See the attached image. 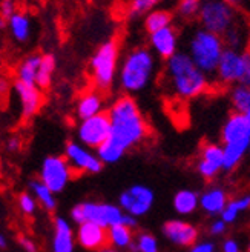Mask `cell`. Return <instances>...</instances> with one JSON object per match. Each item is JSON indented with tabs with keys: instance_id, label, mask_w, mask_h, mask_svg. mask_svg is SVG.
<instances>
[{
	"instance_id": "cell-1",
	"label": "cell",
	"mask_w": 250,
	"mask_h": 252,
	"mask_svg": "<svg viewBox=\"0 0 250 252\" xmlns=\"http://www.w3.org/2000/svg\"><path fill=\"white\" fill-rule=\"evenodd\" d=\"M111 135L97 148V156L103 165H112L123 158L129 149L140 145L149 134V126L141 111L131 95H123L111 105Z\"/></svg>"
},
{
	"instance_id": "cell-2",
	"label": "cell",
	"mask_w": 250,
	"mask_h": 252,
	"mask_svg": "<svg viewBox=\"0 0 250 252\" xmlns=\"http://www.w3.org/2000/svg\"><path fill=\"white\" fill-rule=\"evenodd\" d=\"M165 83L175 97L191 100L209 90L210 77L195 65L186 51H178L166 60Z\"/></svg>"
},
{
	"instance_id": "cell-3",
	"label": "cell",
	"mask_w": 250,
	"mask_h": 252,
	"mask_svg": "<svg viewBox=\"0 0 250 252\" xmlns=\"http://www.w3.org/2000/svg\"><path fill=\"white\" fill-rule=\"evenodd\" d=\"M157 68V60L151 49L135 48L124 57L118 69V82L124 93L137 94L151 85Z\"/></svg>"
},
{
	"instance_id": "cell-4",
	"label": "cell",
	"mask_w": 250,
	"mask_h": 252,
	"mask_svg": "<svg viewBox=\"0 0 250 252\" xmlns=\"http://www.w3.org/2000/svg\"><path fill=\"white\" fill-rule=\"evenodd\" d=\"M224 171H232L247 154L250 146V111L232 112L221 129Z\"/></svg>"
},
{
	"instance_id": "cell-5",
	"label": "cell",
	"mask_w": 250,
	"mask_h": 252,
	"mask_svg": "<svg viewBox=\"0 0 250 252\" xmlns=\"http://www.w3.org/2000/svg\"><path fill=\"white\" fill-rule=\"evenodd\" d=\"M224 49H226V45L221 35L204 28H198L189 35L186 53L199 69L212 77L217 71Z\"/></svg>"
},
{
	"instance_id": "cell-6",
	"label": "cell",
	"mask_w": 250,
	"mask_h": 252,
	"mask_svg": "<svg viewBox=\"0 0 250 252\" xmlns=\"http://www.w3.org/2000/svg\"><path fill=\"white\" fill-rule=\"evenodd\" d=\"M241 16L235 5L226 0H201L198 22L201 28L222 35Z\"/></svg>"
},
{
	"instance_id": "cell-7",
	"label": "cell",
	"mask_w": 250,
	"mask_h": 252,
	"mask_svg": "<svg viewBox=\"0 0 250 252\" xmlns=\"http://www.w3.org/2000/svg\"><path fill=\"white\" fill-rule=\"evenodd\" d=\"M118 71V43L108 40L102 43L91 59L92 80L98 90H109Z\"/></svg>"
},
{
	"instance_id": "cell-8",
	"label": "cell",
	"mask_w": 250,
	"mask_h": 252,
	"mask_svg": "<svg viewBox=\"0 0 250 252\" xmlns=\"http://www.w3.org/2000/svg\"><path fill=\"white\" fill-rule=\"evenodd\" d=\"M72 168L65 157L49 156L43 160L40 168V182L54 194L61 192L72 177Z\"/></svg>"
},
{
	"instance_id": "cell-9",
	"label": "cell",
	"mask_w": 250,
	"mask_h": 252,
	"mask_svg": "<svg viewBox=\"0 0 250 252\" xmlns=\"http://www.w3.org/2000/svg\"><path fill=\"white\" fill-rule=\"evenodd\" d=\"M111 135V120L108 112L80 120L77 128V137L82 145L89 149H97L102 146Z\"/></svg>"
},
{
	"instance_id": "cell-10",
	"label": "cell",
	"mask_w": 250,
	"mask_h": 252,
	"mask_svg": "<svg viewBox=\"0 0 250 252\" xmlns=\"http://www.w3.org/2000/svg\"><path fill=\"white\" fill-rule=\"evenodd\" d=\"M155 200V194L151 188L144 185H134L120 194L118 205L123 211L134 217H143L151 211Z\"/></svg>"
},
{
	"instance_id": "cell-11",
	"label": "cell",
	"mask_w": 250,
	"mask_h": 252,
	"mask_svg": "<svg viewBox=\"0 0 250 252\" xmlns=\"http://www.w3.org/2000/svg\"><path fill=\"white\" fill-rule=\"evenodd\" d=\"M214 77L221 86H235L243 77V51L226 48L218 62Z\"/></svg>"
},
{
	"instance_id": "cell-12",
	"label": "cell",
	"mask_w": 250,
	"mask_h": 252,
	"mask_svg": "<svg viewBox=\"0 0 250 252\" xmlns=\"http://www.w3.org/2000/svg\"><path fill=\"white\" fill-rule=\"evenodd\" d=\"M65 158L71 165L72 171L86 172V174H98L103 169V161L97 154L91 153L89 148L82 143L69 142L65 148Z\"/></svg>"
},
{
	"instance_id": "cell-13",
	"label": "cell",
	"mask_w": 250,
	"mask_h": 252,
	"mask_svg": "<svg viewBox=\"0 0 250 252\" xmlns=\"http://www.w3.org/2000/svg\"><path fill=\"white\" fill-rule=\"evenodd\" d=\"M83 211L84 221L97 223L103 228H111V226L121 223L123 211L120 206L111 205V203H95V201H84L80 203Z\"/></svg>"
},
{
	"instance_id": "cell-14",
	"label": "cell",
	"mask_w": 250,
	"mask_h": 252,
	"mask_svg": "<svg viewBox=\"0 0 250 252\" xmlns=\"http://www.w3.org/2000/svg\"><path fill=\"white\" fill-rule=\"evenodd\" d=\"M224 168V148L218 143H204L199 151L196 169L203 179H214Z\"/></svg>"
},
{
	"instance_id": "cell-15",
	"label": "cell",
	"mask_w": 250,
	"mask_h": 252,
	"mask_svg": "<svg viewBox=\"0 0 250 252\" xmlns=\"http://www.w3.org/2000/svg\"><path fill=\"white\" fill-rule=\"evenodd\" d=\"M178 42H180L178 32L172 25L149 34V46H151L155 56L165 60L178 53Z\"/></svg>"
},
{
	"instance_id": "cell-16",
	"label": "cell",
	"mask_w": 250,
	"mask_h": 252,
	"mask_svg": "<svg viewBox=\"0 0 250 252\" xmlns=\"http://www.w3.org/2000/svg\"><path fill=\"white\" fill-rule=\"evenodd\" d=\"M76 237H77L79 245L86 251L95 252L109 245L108 228H103V226L92 223V221H84L79 224Z\"/></svg>"
},
{
	"instance_id": "cell-17",
	"label": "cell",
	"mask_w": 250,
	"mask_h": 252,
	"mask_svg": "<svg viewBox=\"0 0 250 252\" xmlns=\"http://www.w3.org/2000/svg\"><path fill=\"white\" fill-rule=\"evenodd\" d=\"M14 91L19 97L23 119L34 117L37 112L40 111L42 103H43V95H42L40 88L37 85H29V83H23L20 80H16Z\"/></svg>"
},
{
	"instance_id": "cell-18",
	"label": "cell",
	"mask_w": 250,
	"mask_h": 252,
	"mask_svg": "<svg viewBox=\"0 0 250 252\" xmlns=\"http://www.w3.org/2000/svg\"><path fill=\"white\" fill-rule=\"evenodd\" d=\"M163 235L178 246H194L198 240V229L183 220H169L163 224Z\"/></svg>"
},
{
	"instance_id": "cell-19",
	"label": "cell",
	"mask_w": 250,
	"mask_h": 252,
	"mask_svg": "<svg viewBox=\"0 0 250 252\" xmlns=\"http://www.w3.org/2000/svg\"><path fill=\"white\" fill-rule=\"evenodd\" d=\"M222 40L226 48L235 49V51H246L250 43V27L247 19L241 14L232 27L224 32Z\"/></svg>"
},
{
	"instance_id": "cell-20",
	"label": "cell",
	"mask_w": 250,
	"mask_h": 252,
	"mask_svg": "<svg viewBox=\"0 0 250 252\" xmlns=\"http://www.w3.org/2000/svg\"><path fill=\"white\" fill-rule=\"evenodd\" d=\"M53 252H74V234L66 219L57 217L54 221Z\"/></svg>"
},
{
	"instance_id": "cell-21",
	"label": "cell",
	"mask_w": 250,
	"mask_h": 252,
	"mask_svg": "<svg viewBox=\"0 0 250 252\" xmlns=\"http://www.w3.org/2000/svg\"><path fill=\"white\" fill-rule=\"evenodd\" d=\"M103 112V97L97 91H87L77 100L76 114L80 120L94 117Z\"/></svg>"
},
{
	"instance_id": "cell-22",
	"label": "cell",
	"mask_w": 250,
	"mask_h": 252,
	"mask_svg": "<svg viewBox=\"0 0 250 252\" xmlns=\"http://www.w3.org/2000/svg\"><path fill=\"white\" fill-rule=\"evenodd\" d=\"M227 194L221 188H210L199 197V206H201L210 216H217L227 206Z\"/></svg>"
},
{
	"instance_id": "cell-23",
	"label": "cell",
	"mask_w": 250,
	"mask_h": 252,
	"mask_svg": "<svg viewBox=\"0 0 250 252\" xmlns=\"http://www.w3.org/2000/svg\"><path fill=\"white\" fill-rule=\"evenodd\" d=\"M199 206V197L192 189H181L173 195V209L180 216H189Z\"/></svg>"
},
{
	"instance_id": "cell-24",
	"label": "cell",
	"mask_w": 250,
	"mask_h": 252,
	"mask_svg": "<svg viewBox=\"0 0 250 252\" xmlns=\"http://www.w3.org/2000/svg\"><path fill=\"white\" fill-rule=\"evenodd\" d=\"M56 57L53 54H43L40 60V66L37 71V77H35V85L40 88V90H48L53 83V75L56 71Z\"/></svg>"
},
{
	"instance_id": "cell-25",
	"label": "cell",
	"mask_w": 250,
	"mask_h": 252,
	"mask_svg": "<svg viewBox=\"0 0 250 252\" xmlns=\"http://www.w3.org/2000/svg\"><path fill=\"white\" fill-rule=\"evenodd\" d=\"M8 27L9 31L12 34V37L17 40V42H27L31 35V22L29 17L23 12H16L8 20Z\"/></svg>"
},
{
	"instance_id": "cell-26",
	"label": "cell",
	"mask_w": 250,
	"mask_h": 252,
	"mask_svg": "<svg viewBox=\"0 0 250 252\" xmlns=\"http://www.w3.org/2000/svg\"><path fill=\"white\" fill-rule=\"evenodd\" d=\"M108 235H109V245L115 249L129 248L131 243L134 242L132 229L128 228V226L121 224V223L108 228Z\"/></svg>"
},
{
	"instance_id": "cell-27",
	"label": "cell",
	"mask_w": 250,
	"mask_h": 252,
	"mask_svg": "<svg viewBox=\"0 0 250 252\" xmlns=\"http://www.w3.org/2000/svg\"><path fill=\"white\" fill-rule=\"evenodd\" d=\"M40 60H42V56H39V54L29 56L25 60H22V63L17 68V80H20L23 83L35 85V77H37V71H39V66H40Z\"/></svg>"
},
{
	"instance_id": "cell-28",
	"label": "cell",
	"mask_w": 250,
	"mask_h": 252,
	"mask_svg": "<svg viewBox=\"0 0 250 252\" xmlns=\"http://www.w3.org/2000/svg\"><path fill=\"white\" fill-rule=\"evenodd\" d=\"M230 105L233 112H247L250 111V86L238 83L230 90Z\"/></svg>"
},
{
	"instance_id": "cell-29",
	"label": "cell",
	"mask_w": 250,
	"mask_h": 252,
	"mask_svg": "<svg viewBox=\"0 0 250 252\" xmlns=\"http://www.w3.org/2000/svg\"><path fill=\"white\" fill-rule=\"evenodd\" d=\"M170 25H172V16L170 12L165 9H152L151 12H147V16L144 19V28L149 34L158 30H163L166 27H170Z\"/></svg>"
},
{
	"instance_id": "cell-30",
	"label": "cell",
	"mask_w": 250,
	"mask_h": 252,
	"mask_svg": "<svg viewBox=\"0 0 250 252\" xmlns=\"http://www.w3.org/2000/svg\"><path fill=\"white\" fill-rule=\"evenodd\" d=\"M32 195L37 198V201L46 209V211H54L56 209V194L49 189L48 186H45L40 180L39 182H31L29 185Z\"/></svg>"
},
{
	"instance_id": "cell-31",
	"label": "cell",
	"mask_w": 250,
	"mask_h": 252,
	"mask_svg": "<svg viewBox=\"0 0 250 252\" xmlns=\"http://www.w3.org/2000/svg\"><path fill=\"white\" fill-rule=\"evenodd\" d=\"M250 208V195H243L236 200H232L227 203V206L224 208V211L220 214L221 220H224L227 224L233 223L236 219H238V214L249 209Z\"/></svg>"
},
{
	"instance_id": "cell-32",
	"label": "cell",
	"mask_w": 250,
	"mask_h": 252,
	"mask_svg": "<svg viewBox=\"0 0 250 252\" xmlns=\"http://www.w3.org/2000/svg\"><path fill=\"white\" fill-rule=\"evenodd\" d=\"M201 0H178V16L186 20L198 19Z\"/></svg>"
},
{
	"instance_id": "cell-33",
	"label": "cell",
	"mask_w": 250,
	"mask_h": 252,
	"mask_svg": "<svg viewBox=\"0 0 250 252\" xmlns=\"http://www.w3.org/2000/svg\"><path fill=\"white\" fill-rule=\"evenodd\" d=\"M137 252H158V242L152 234L141 232L135 240Z\"/></svg>"
},
{
	"instance_id": "cell-34",
	"label": "cell",
	"mask_w": 250,
	"mask_h": 252,
	"mask_svg": "<svg viewBox=\"0 0 250 252\" xmlns=\"http://www.w3.org/2000/svg\"><path fill=\"white\" fill-rule=\"evenodd\" d=\"M158 3V0H131L129 3V14L131 16H143L151 12L155 5Z\"/></svg>"
},
{
	"instance_id": "cell-35",
	"label": "cell",
	"mask_w": 250,
	"mask_h": 252,
	"mask_svg": "<svg viewBox=\"0 0 250 252\" xmlns=\"http://www.w3.org/2000/svg\"><path fill=\"white\" fill-rule=\"evenodd\" d=\"M19 206H20V211L23 214H27V216H32L37 209V200L32 194L29 192H23L20 194L19 197Z\"/></svg>"
},
{
	"instance_id": "cell-36",
	"label": "cell",
	"mask_w": 250,
	"mask_h": 252,
	"mask_svg": "<svg viewBox=\"0 0 250 252\" xmlns=\"http://www.w3.org/2000/svg\"><path fill=\"white\" fill-rule=\"evenodd\" d=\"M16 12H17V8H16L14 0H3V2L0 3V16L3 19L9 20Z\"/></svg>"
},
{
	"instance_id": "cell-37",
	"label": "cell",
	"mask_w": 250,
	"mask_h": 252,
	"mask_svg": "<svg viewBox=\"0 0 250 252\" xmlns=\"http://www.w3.org/2000/svg\"><path fill=\"white\" fill-rule=\"evenodd\" d=\"M240 83L250 86V49L243 51V77Z\"/></svg>"
},
{
	"instance_id": "cell-38",
	"label": "cell",
	"mask_w": 250,
	"mask_h": 252,
	"mask_svg": "<svg viewBox=\"0 0 250 252\" xmlns=\"http://www.w3.org/2000/svg\"><path fill=\"white\" fill-rule=\"evenodd\" d=\"M226 229H227V223L220 219V220H215L214 223L210 224L209 232H210L212 235H221V234L226 232Z\"/></svg>"
},
{
	"instance_id": "cell-39",
	"label": "cell",
	"mask_w": 250,
	"mask_h": 252,
	"mask_svg": "<svg viewBox=\"0 0 250 252\" xmlns=\"http://www.w3.org/2000/svg\"><path fill=\"white\" fill-rule=\"evenodd\" d=\"M191 252H215V245L212 242H203L195 243L191 249Z\"/></svg>"
},
{
	"instance_id": "cell-40",
	"label": "cell",
	"mask_w": 250,
	"mask_h": 252,
	"mask_svg": "<svg viewBox=\"0 0 250 252\" xmlns=\"http://www.w3.org/2000/svg\"><path fill=\"white\" fill-rule=\"evenodd\" d=\"M19 245L22 246V249L25 252H37V246L35 243L28 237H19Z\"/></svg>"
},
{
	"instance_id": "cell-41",
	"label": "cell",
	"mask_w": 250,
	"mask_h": 252,
	"mask_svg": "<svg viewBox=\"0 0 250 252\" xmlns=\"http://www.w3.org/2000/svg\"><path fill=\"white\" fill-rule=\"evenodd\" d=\"M222 252H241V251H240V245L233 238H227L222 243Z\"/></svg>"
},
{
	"instance_id": "cell-42",
	"label": "cell",
	"mask_w": 250,
	"mask_h": 252,
	"mask_svg": "<svg viewBox=\"0 0 250 252\" xmlns=\"http://www.w3.org/2000/svg\"><path fill=\"white\" fill-rule=\"evenodd\" d=\"M121 224L128 226V228H131V229H135L137 224H139V221H137V217H134V216H131V214L126 212V214H123Z\"/></svg>"
},
{
	"instance_id": "cell-43",
	"label": "cell",
	"mask_w": 250,
	"mask_h": 252,
	"mask_svg": "<svg viewBox=\"0 0 250 252\" xmlns=\"http://www.w3.org/2000/svg\"><path fill=\"white\" fill-rule=\"evenodd\" d=\"M8 149L9 151H14V153H16V151H19L20 149V140H19V138L12 137L11 140L8 142Z\"/></svg>"
},
{
	"instance_id": "cell-44",
	"label": "cell",
	"mask_w": 250,
	"mask_h": 252,
	"mask_svg": "<svg viewBox=\"0 0 250 252\" xmlns=\"http://www.w3.org/2000/svg\"><path fill=\"white\" fill-rule=\"evenodd\" d=\"M9 90V85L5 79H0V95H5Z\"/></svg>"
},
{
	"instance_id": "cell-45",
	"label": "cell",
	"mask_w": 250,
	"mask_h": 252,
	"mask_svg": "<svg viewBox=\"0 0 250 252\" xmlns=\"http://www.w3.org/2000/svg\"><path fill=\"white\" fill-rule=\"evenodd\" d=\"M5 248H6V238L2 232H0V249H5Z\"/></svg>"
},
{
	"instance_id": "cell-46",
	"label": "cell",
	"mask_w": 250,
	"mask_h": 252,
	"mask_svg": "<svg viewBox=\"0 0 250 252\" xmlns=\"http://www.w3.org/2000/svg\"><path fill=\"white\" fill-rule=\"evenodd\" d=\"M6 27H8V20L0 16V30H3V28H6Z\"/></svg>"
},
{
	"instance_id": "cell-47",
	"label": "cell",
	"mask_w": 250,
	"mask_h": 252,
	"mask_svg": "<svg viewBox=\"0 0 250 252\" xmlns=\"http://www.w3.org/2000/svg\"><path fill=\"white\" fill-rule=\"evenodd\" d=\"M95 252H118L115 248H103V249H98V251H95Z\"/></svg>"
},
{
	"instance_id": "cell-48",
	"label": "cell",
	"mask_w": 250,
	"mask_h": 252,
	"mask_svg": "<svg viewBox=\"0 0 250 252\" xmlns=\"http://www.w3.org/2000/svg\"><path fill=\"white\" fill-rule=\"evenodd\" d=\"M226 2H229V3H232V5L236 6V5H238V3L241 2V0H226Z\"/></svg>"
},
{
	"instance_id": "cell-49",
	"label": "cell",
	"mask_w": 250,
	"mask_h": 252,
	"mask_svg": "<svg viewBox=\"0 0 250 252\" xmlns=\"http://www.w3.org/2000/svg\"><path fill=\"white\" fill-rule=\"evenodd\" d=\"M247 153H249V156H250V146H249V151H247Z\"/></svg>"
},
{
	"instance_id": "cell-50",
	"label": "cell",
	"mask_w": 250,
	"mask_h": 252,
	"mask_svg": "<svg viewBox=\"0 0 250 252\" xmlns=\"http://www.w3.org/2000/svg\"><path fill=\"white\" fill-rule=\"evenodd\" d=\"M249 252H250V245H249Z\"/></svg>"
},
{
	"instance_id": "cell-51",
	"label": "cell",
	"mask_w": 250,
	"mask_h": 252,
	"mask_svg": "<svg viewBox=\"0 0 250 252\" xmlns=\"http://www.w3.org/2000/svg\"><path fill=\"white\" fill-rule=\"evenodd\" d=\"M0 66H2V63H0Z\"/></svg>"
}]
</instances>
